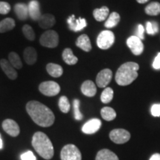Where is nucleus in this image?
<instances>
[{
    "label": "nucleus",
    "mask_w": 160,
    "mask_h": 160,
    "mask_svg": "<svg viewBox=\"0 0 160 160\" xmlns=\"http://www.w3.org/2000/svg\"><path fill=\"white\" fill-rule=\"evenodd\" d=\"M26 110L33 121L41 127H50L54 122L55 117L53 111L39 102H29L26 105Z\"/></svg>",
    "instance_id": "1"
},
{
    "label": "nucleus",
    "mask_w": 160,
    "mask_h": 160,
    "mask_svg": "<svg viewBox=\"0 0 160 160\" xmlns=\"http://www.w3.org/2000/svg\"><path fill=\"white\" fill-rule=\"evenodd\" d=\"M32 145L39 156L45 159L49 160L53 157L54 150L51 141L45 133L37 132L33 136Z\"/></svg>",
    "instance_id": "2"
},
{
    "label": "nucleus",
    "mask_w": 160,
    "mask_h": 160,
    "mask_svg": "<svg viewBox=\"0 0 160 160\" xmlns=\"http://www.w3.org/2000/svg\"><path fill=\"white\" fill-rule=\"evenodd\" d=\"M139 66L133 62L124 63L119 67L116 73L115 79L119 85L126 86L133 82L138 77Z\"/></svg>",
    "instance_id": "3"
},
{
    "label": "nucleus",
    "mask_w": 160,
    "mask_h": 160,
    "mask_svg": "<svg viewBox=\"0 0 160 160\" xmlns=\"http://www.w3.org/2000/svg\"><path fill=\"white\" fill-rule=\"evenodd\" d=\"M39 42L44 47L54 48L59 45V35L55 31L49 30L41 36Z\"/></svg>",
    "instance_id": "4"
},
{
    "label": "nucleus",
    "mask_w": 160,
    "mask_h": 160,
    "mask_svg": "<svg viewBox=\"0 0 160 160\" xmlns=\"http://www.w3.org/2000/svg\"><path fill=\"white\" fill-rule=\"evenodd\" d=\"M60 157L61 160H82L81 152L77 146L72 144L64 146Z\"/></svg>",
    "instance_id": "5"
},
{
    "label": "nucleus",
    "mask_w": 160,
    "mask_h": 160,
    "mask_svg": "<svg viewBox=\"0 0 160 160\" xmlns=\"http://www.w3.org/2000/svg\"><path fill=\"white\" fill-rule=\"evenodd\" d=\"M115 37L111 31H103L98 36L97 43L99 48L107 50L110 48L114 43Z\"/></svg>",
    "instance_id": "6"
},
{
    "label": "nucleus",
    "mask_w": 160,
    "mask_h": 160,
    "mask_svg": "<svg viewBox=\"0 0 160 160\" xmlns=\"http://www.w3.org/2000/svg\"><path fill=\"white\" fill-rule=\"evenodd\" d=\"M39 91L47 97H53L60 92L59 84L53 81H47L42 82L39 87Z\"/></svg>",
    "instance_id": "7"
},
{
    "label": "nucleus",
    "mask_w": 160,
    "mask_h": 160,
    "mask_svg": "<svg viewBox=\"0 0 160 160\" xmlns=\"http://www.w3.org/2000/svg\"><path fill=\"white\" fill-rule=\"evenodd\" d=\"M110 139L116 144H124L131 139V133L125 129L118 128L111 131L109 134Z\"/></svg>",
    "instance_id": "8"
},
{
    "label": "nucleus",
    "mask_w": 160,
    "mask_h": 160,
    "mask_svg": "<svg viewBox=\"0 0 160 160\" xmlns=\"http://www.w3.org/2000/svg\"><path fill=\"white\" fill-rule=\"evenodd\" d=\"M127 45L136 56L142 54L144 50V45L142 40L137 36H131L127 39Z\"/></svg>",
    "instance_id": "9"
},
{
    "label": "nucleus",
    "mask_w": 160,
    "mask_h": 160,
    "mask_svg": "<svg viewBox=\"0 0 160 160\" xmlns=\"http://www.w3.org/2000/svg\"><path fill=\"white\" fill-rule=\"evenodd\" d=\"M2 128L8 134L13 137H17L20 133L19 125L13 119H5L2 122Z\"/></svg>",
    "instance_id": "10"
},
{
    "label": "nucleus",
    "mask_w": 160,
    "mask_h": 160,
    "mask_svg": "<svg viewBox=\"0 0 160 160\" xmlns=\"http://www.w3.org/2000/svg\"><path fill=\"white\" fill-rule=\"evenodd\" d=\"M67 22L68 24L69 28L74 32L80 31L87 26L85 19L82 18L76 19L74 15L70 16L67 20Z\"/></svg>",
    "instance_id": "11"
},
{
    "label": "nucleus",
    "mask_w": 160,
    "mask_h": 160,
    "mask_svg": "<svg viewBox=\"0 0 160 160\" xmlns=\"http://www.w3.org/2000/svg\"><path fill=\"white\" fill-rule=\"evenodd\" d=\"M112 79V71L108 68L103 69L98 73L97 77V85L99 88H105L110 83Z\"/></svg>",
    "instance_id": "12"
},
{
    "label": "nucleus",
    "mask_w": 160,
    "mask_h": 160,
    "mask_svg": "<svg viewBox=\"0 0 160 160\" xmlns=\"http://www.w3.org/2000/svg\"><path fill=\"white\" fill-rule=\"evenodd\" d=\"M101 126L102 122L99 119H92L82 126V131L85 134H93L99 131Z\"/></svg>",
    "instance_id": "13"
},
{
    "label": "nucleus",
    "mask_w": 160,
    "mask_h": 160,
    "mask_svg": "<svg viewBox=\"0 0 160 160\" xmlns=\"http://www.w3.org/2000/svg\"><path fill=\"white\" fill-rule=\"evenodd\" d=\"M0 65H1L2 69L4 71V73L7 75V77L12 80H14L17 78L18 74L14 68L12 66L9 61L6 59H2L0 62Z\"/></svg>",
    "instance_id": "14"
},
{
    "label": "nucleus",
    "mask_w": 160,
    "mask_h": 160,
    "mask_svg": "<svg viewBox=\"0 0 160 160\" xmlns=\"http://www.w3.org/2000/svg\"><path fill=\"white\" fill-rule=\"evenodd\" d=\"M28 7V14L30 17L34 21H38L42 16L39 2L37 0H32L29 2Z\"/></svg>",
    "instance_id": "15"
},
{
    "label": "nucleus",
    "mask_w": 160,
    "mask_h": 160,
    "mask_svg": "<svg viewBox=\"0 0 160 160\" xmlns=\"http://www.w3.org/2000/svg\"><path fill=\"white\" fill-rule=\"evenodd\" d=\"M81 91L82 93L86 97H93L97 93V87L91 80H86L82 85Z\"/></svg>",
    "instance_id": "16"
},
{
    "label": "nucleus",
    "mask_w": 160,
    "mask_h": 160,
    "mask_svg": "<svg viewBox=\"0 0 160 160\" xmlns=\"http://www.w3.org/2000/svg\"><path fill=\"white\" fill-rule=\"evenodd\" d=\"M38 23H39V25L42 28L47 29L49 28L53 27L55 25L56 19L53 15L47 13V14L41 16L39 19L38 20Z\"/></svg>",
    "instance_id": "17"
},
{
    "label": "nucleus",
    "mask_w": 160,
    "mask_h": 160,
    "mask_svg": "<svg viewBox=\"0 0 160 160\" xmlns=\"http://www.w3.org/2000/svg\"><path fill=\"white\" fill-rule=\"evenodd\" d=\"M24 59L28 65H33L37 59V51L32 47H28L24 51Z\"/></svg>",
    "instance_id": "18"
},
{
    "label": "nucleus",
    "mask_w": 160,
    "mask_h": 160,
    "mask_svg": "<svg viewBox=\"0 0 160 160\" xmlns=\"http://www.w3.org/2000/svg\"><path fill=\"white\" fill-rule=\"evenodd\" d=\"M77 47L81 48L82 51L85 52H89L92 48L91 41H90L89 37L86 34H82L78 38L76 42Z\"/></svg>",
    "instance_id": "19"
},
{
    "label": "nucleus",
    "mask_w": 160,
    "mask_h": 160,
    "mask_svg": "<svg viewBox=\"0 0 160 160\" xmlns=\"http://www.w3.org/2000/svg\"><path fill=\"white\" fill-rule=\"evenodd\" d=\"M14 11L20 20H25L28 17V7L26 4L18 3L14 6Z\"/></svg>",
    "instance_id": "20"
},
{
    "label": "nucleus",
    "mask_w": 160,
    "mask_h": 160,
    "mask_svg": "<svg viewBox=\"0 0 160 160\" xmlns=\"http://www.w3.org/2000/svg\"><path fill=\"white\" fill-rule=\"evenodd\" d=\"M95 160H119L116 153L108 149H102L97 153Z\"/></svg>",
    "instance_id": "21"
},
{
    "label": "nucleus",
    "mask_w": 160,
    "mask_h": 160,
    "mask_svg": "<svg viewBox=\"0 0 160 160\" xmlns=\"http://www.w3.org/2000/svg\"><path fill=\"white\" fill-rule=\"evenodd\" d=\"M48 73H49L51 77L57 78L61 77L63 73V69L62 66L57 64L54 63H49L46 66Z\"/></svg>",
    "instance_id": "22"
},
{
    "label": "nucleus",
    "mask_w": 160,
    "mask_h": 160,
    "mask_svg": "<svg viewBox=\"0 0 160 160\" xmlns=\"http://www.w3.org/2000/svg\"><path fill=\"white\" fill-rule=\"evenodd\" d=\"M108 15L109 9L106 6H103L101 8H97L93 11V17L98 22L105 21Z\"/></svg>",
    "instance_id": "23"
},
{
    "label": "nucleus",
    "mask_w": 160,
    "mask_h": 160,
    "mask_svg": "<svg viewBox=\"0 0 160 160\" xmlns=\"http://www.w3.org/2000/svg\"><path fill=\"white\" fill-rule=\"evenodd\" d=\"M62 59L66 64L70 65H75L78 62L77 57L73 55V51L70 48H66L64 50L62 53Z\"/></svg>",
    "instance_id": "24"
},
{
    "label": "nucleus",
    "mask_w": 160,
    "mask_h": 160,
    "mask_svg": "<svg viewBox=\"0 0 160 160\" xmlns=\"http://www.w3.org/2000/svg\"><path fill=\"white\" fill-rule=\"evenodd\" d=\"M15 27V21L11 18H6L0 22V33L11 31Z\"/></svg>",
    "instance_id": "25"
},
{
    "label": "nucleus",
    "mask_w": 160,
    "mask_h": 160,
    "mask_svg": "<svg viewBox=\"0 0 160 160\" xmlns=\"http://www.w3.org/2000/svg\"><path fill=\"white\" fill-rule=\"evenodd\" d=\"M120 21V16L117 12H113L109 16L108 19L106 20L105 26L108 28H114L118 25L119 22Z\"/></svg>",
    "instance_id": "26"
},
{
    "label": "nucleus",
    "mask_w": 160,
    "mask_h": 160,
    "mask_svg": "<svg viewBox=\"0 0 160 160\" xmlns=\"http://www.w3.org/2000/svg\"><path fill=\"white\" fill-rule=\"evenodd\" d=\"M101 116L106 121H112L117 117V113L112 108L105 107L101 110Z\"/></svg>",
    "instance_id": "27"
},
{
    "label": "nucleus",
    "mask_w": 160,
    "mask_h": 160,
    "mask_svg": "<svg viewBox=\"0 0 160 160\" xmlns=\"http://www.w3.org/2000/svg\"><path fill=\"white\" fill-rule=\"evenodd\" d=\"M9 62L11 64L12 66L15 69H21L22 68V60L20 59L19 56L15 52H11L9 53L8 56Z\"/></svg>",
    "instance_id": "28"
},
{
    "label": "nucleus",
    "mask_w": 160,
    "mask_h": 160,
    "mask_svg": "<svg viewBox=\"0 0 160 160\" xmlns=\"http://www.w3.org/2000/svg\"><path fill=\"white\" fill-rule=\"evenodd\" d=\"M145 13L150 16H157L160 13V4L159 2H151L145 8Z\"/></svg>",
    "instance_id": "29"
},
{
    "label": "nucleus",
    "mask_w": 160,
    "mask_h": 160,
    "mask_svg": "<svg viewBox=\"0 0 160 160\" xmlns=\"http://www.w3.org/2000/svg\"><path fill=\"white\" fill-rule=\"evenodd\" d=\"M113 91L111 88H106L102 91L101 97H100L101 101L104 104H108L111 102V100L113 99Z\"/></svg>",
    "instance_id": "30"
},
{
    "label": "nucleus",
    "mask_w": 160,
    "mask_h": 160,
    "mask_svg": "<svg viewBox=\"0 0 160 160\" xmlns=\"http://www.w3.org/2000/svg\"><path fill=\"white\" fill-rule=\"evenodd\" d=\"M59 107L62 113H67L69 112L70 108H71V105H70L68 99L65 96L60 97L59 100Z\"/></svg>",
    "instance_id": "31"
},
{
    "label": "nucleus",
    "mask_w": 160,
    "mask_h": 160,
    "mask_svg": "<svg viewBox=\"0 0 160 160\" xmlns=\"http://www.w3.org/2000/svg\"><path fill=\"white\" fill-rule=\"evenodd\" d=\"M22 32L25 37L30 41H33L35 39V33L31 26L25 25L22 28Z\"/></svg>",
    "instance_id": "32"
},
{
    "label": "nucleus",
    "mask_w": 160,
    "mask_h": 160,
    "mask_svg": "<svg viewBox=\"0 0 160 160\" xmlns=\"http://www.w3.org/2000/svg\"><path fill=\"white\" fill-rule=\"evenodd\" d=\"M80 102L79 99H74L73 101V111H74V117L77 120H82L83 118V115L79 111Z\"/></svg>",
    "instance_id": "33"
},
{
    "label": "nucleus",
    "mask_w": 160,
    "mask_h": 160,
    "mask_svg": "<svg viewBox=\"0 0 160 160\" xmlns=\"http://www.w3.org/2000/svg\"><path fill=\"white\" fill-rule=\"evenodd\" d=\"M11 11V5L5 2H0V14H7Z\"/></svg>",
    "instance_id": "34"
},
{
    "label": "nucleus",
    "mask_w": 160,
    "mask_h": 160,
    "mask_svg": "<svg viewBox=\"0 0 160 160\" xmlns=\"http://www.w3.org/2000/svg\"><path fill=\"white\" fill-rule=\"evenodd\" d=\"M151 112L152 116L155 117H160V104H154L151 107Z\"/></svg>",
    "instance_id": "35"
},
{
    "label": "nucleus",
    "mask_w": 160,
    "mask_h": 160,
    "mask_svg": "<svg viewBox=\"0 0 160 160\" xmlns=\"http://www.w3.org/2000/svg\"><path fill=\"white\" fill-rule=\"evenodd\" d=\"M21 159L22 160H37L36 157L33 153V152L31 151L25 152V153L22 154Z\"/></svg>",
    "instance_id": "36"
},
{
    "label": "nucleus",
    "mask_w": 160,
    "mask_h": 160,
    "mask_svg": "<svg viewBox=\"0 0 160 160\" xmlns=\"http://www.w3.org/2000/svg\"><path fill=\"white\" fill-rule=\"evenodd\" d=\"M144 32H145V28L142 25H138V28H137V37H139L140 39H144Z\"/></svg>",
    "instance_id": "37"
},
{
    "label": "nucleus",
    "mask_w": 160,
    "mask_h": 160,
    "mask_svg": "<svg viewBox=\"0 0 160 160\" xmlns=\"http://www.w3.org/2000/svg\"><path fill=\"white\" fill-rule=\"evenodd\" d=\"M153 68L156 70L160 69V53H158L157 56L155 58L154 61H153Z\"/></svg>",
    "instance_id": "38"
},
{
    "label": "nucleus",
    "mask_w": 160,
    "mask_h": 160,
    "mask_svg": "<svg viewBox=\"0 0 160 160\" xmlns=\"http://www.w3.org/2000/svg\"><path fill=\"white\" fill-rule=\"evenodd\" d=\"M146 31H147V33L150 35H154V31H153V26H152V22H148L146 23Z\"/></svg>",
    "instance_id": "39"
},
{
    "label": "nucleus",
    "mask_w": 160,
    "mask_h": 160,
    "mask_svg": "<svg viewBox=\"0 0 160 160\" xmlns=\"http://www.w3.org/2000/svg\"><path fill=\"white\" fill-rule=\"evenodd\" d=\"M152 26H153V31H154V33L157 34L158 31H159V25H158V23L156 22H152Z\"/></svg>",
    "instance_id": "40"
},
{
    "label": "nucleus",
    "mask_w": 160,
    "mask_h": 160,
    "mask_svg": "<svg viewBox=\"0 0 160 160\" xmlns=\"http://www.w3.org/2000/svg\"><path fill=\"white\" fill-rule=\"evenodd\" d=\"M150 160H160V154L159 153H154L151 157Z\"/></svg>",
    "instance_id": "41"
},
{
    "label": "nucleus",
    "mask_w": 160,
    "mask_h": 160,
    "mask_svg": "<svg viewBox=\"0 0 160 160\" xmlns=\"http://www.w3.org/2000/svg\"><path fill=\"white\" fill-rule=\"evenodd\" d=\"M137 2H139V4H144V3L148 2L149 0H137Z\"/></svg>",
    "instance_id": "42"
},
{
    "label": "nucleus",
    "mask_w": 160,
    "mask_h": 160,
    "mask_svg": "<svg viewBox=\"0 0 160 160\" xmlns=\"http://www.w3.org/2000/svg\"><path fill=\"white\" fill-rule=\"evenodd\" d=\"M2 145H3V144H2V139H1V135H0V149L2 148Z\"/></svg>",
    "instance_id": "43"
}]
</instances>
